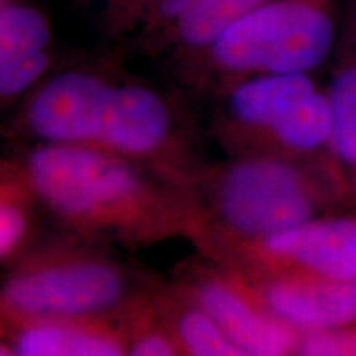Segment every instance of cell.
<instances>
[{
    "instance_id": "obj_5",
    "label": "cell",
    "mask_w": 356,
    "mask_h": 356,
    "mask_svg": "<svg viewBox=\"0 0 356 356\" xmlns=\"http://www.w3.org/2000/svg\"><path fill=\"white\" fill-rule=\"evenodd\" d=\"M122 282L97 262L44 267L17 275L2 291L7 307L32 317H71L106 309L119 299Z\"/></svg>"
},
{
    "instance_id": "obj_19",
    "label": "cell",
    "mask_w": 356,
    "mask_h": 356,
    "mask_svg": "<svg viewBox=\"0 0 356 356\" xmlns=\"http://www.w3.org/2000/svg\"><path fill=\"white\" fill-rule=\"evenodd\" d=\"M131 356H175V353L165 338L150 335L134 346Z\"/></svg>"
},
{
    "instance_id": "obj_17",
    "label": "cell",
    "mask_w": 356,
    "mask_h": 356,
    "mask_svg": "<svg viewBox=\"0 0 356 356\" xmlns=\"http://www.w3.org/2000/svg\"><path fill=\"white\" fill-rule=\"evenodd\" d=\"M300 356H356V330H322L307 337Z\"/></svg>"
},
{
    "instance_id": "obj_1",
    "label": "cell",
    "mask_w": 356,
    "mask_h": 356,
    "mask_svg": "<svg viewBox=\"0 0 356 356\" xmlns=\"http://www.w3.org/2000/svg\"><path fill=\"white\" fill-rule=\"evenodd\" d=\"M168 122V111L155 92L139 86L114 88L83 73L53 78L29 108L30 127L43 139L101 142L131 154L162 144Z\"/></svg>"
},
{
    "instance_id": "obj_3",
    "label": "cell",
    "mask_w": 356,
    "mask_h": 356,
    "mask_svg": "<svg viewBox=\"0 0 356 356\" xmlns=\"http://www.w3.org/2000/svg\"><path fill=\"white\" fill-rule=\"evenodd\" d=\"M32 184L51 207L66 215H95L131 200L139 190L121 160L74 144L40 147L29 159Z\"/></svg>"
},
{
    "instance_id": "obj_13",
    "label": "cell",
    "mask_w": 356,
    "mask_h": 356,
    "mask_svg": "<svg viewBox=\"0 0 356 356\" xmlns=\"http://www.w3.org/2000/svg\"><path fill=\"white\" fill-rule=\"evenodd\" d=\"M50 26L38 10L26 6H0V65L44 51Z\"/></svg>"
},
{
    "instance_id": "obj_7",
    "label": "cell",
    "mask_w": 356,
    "mask_h": 356,
    "mask_svg": "<svg viewBox=\"0 0 356 356\" xmlns=\"http://www.w3.org/2000/svg\"><path fill=\"white\" fill-rule=\"evenodd\" d=\"M274 254L296 261L320 277L356 279V221L325 220L302 225L264 239Z\"/></svg>"
},
{
    "instance_id": "obj_9",
    "label": "cell",
    "mask_w": 356,
    "mask_h": 356,
    "mask_svg": "<svg viewBox=\"0 0 356 356\" xmlns=\"http://www.w3.org/2000/svg\"><path fill=\"white\" fill-rule=\"evenodd\" d=\"M315 88L305 73L266 74L243 83L231 95V109L249 126L270 129Z\"/></svg>"
},
{
    "instance_id": "obj_2",
    "label": "cell",
    "mask_w": 356,
    "mask_h": 356,
    "mask_svg": "<svg viewBox=\"0 0 356 356\" xmlns=\"http://www.w3.org/2000/svg\"><path fill=\"white\" fill-rule=\"evenodd\" d=\"M330 13L315 0H267L211 44L216 61L233 71L307 73L332 50Z\"/></svg>"
},
{
    "instance_id": "obj_12",
    "label": "cell",
    "mask_w": 356,
    "mask_h": 356,
    "mask_svg": "<svg viewBox=\"0 0 356 356\" xmlns=\"http://www.w3.org/2000/svg\"><path fill=\"white\" fill-rule=\"evenodd\" d=\"M270 131L284 145L296 150L317 149L332 136V109L328 97L314 91L293 104Z\"/></svg>"
},
{
    "instance_id": "obj_18",
    "label": "cell",
    "mask_w": 356,
    "mask_h": 356,
    "mask_svg": "<svg viewBox=\"0 0 356 356\" xmlns=\"http://www.w3.org/2000/svg\"><path fill=\"white\" fill-rule=\"evenodd\" d=\"M24 229V215L13 204L0 200V257L8 254L15 248Z\"/></svg>"
},
{
    "instance_id": "obj_15",
    "label": "cell",
    "mask_w": 356,
    "mask_h": 356,
    "mask_svg": "<svg viewBox=\"0 0 356 356\" xmlns=\"http://www.w3.org/2000/svg\"><path fill=\"white\" fill-rule=\"evenodd\" d=\"M178 333L190 356H249L202 310L185 314L178 323Z\"/></svg>"
},
{
    "instance_id": "obj_20",
    "label": "cell",
    "mask_w": 356,
    "mask_h": 356,
    "mask_svg": "<svg viewBox=\"0 0 356 356\" xmlns=\"http://www.w3.org/2000/svg\"><path fill=\"white\" fill-rule=\"evenodd\" d=\"M0 356H17V355H15V351H13V353H12V351L6 350L2 345H0Z\"/></svg>"
},
{
    "instance_id": "obj_11",
    "label": "cell",
    "mask_w": 356,
    "mask_h": 356,
    "mask_svg": "<svg viewBox=\"0 0 356 356\" xmlns=\"http://www.w3.org/2000/svg\"><path fill=\"white\" fill-rule=\"evenodd\" d=\"M17 356H122L109 338L60 323H37L17 338Z\"/></svg>"
},
{
    "instance_id": "obj_16",
    "label": "cell",
    "mask_w": 356,
    "mask_h": 356,
    "mask_svg": "<svg viewBox=\"0 0 356 356\" xmlns=\"http://www.w3.org/2000/svg\"><path fill=\"white\" fill-rule=\"evenodd\" d=\"M48 56L37 51L0 65V96H15L33 84L47 70Z\"/></svg>"
},
{
    "instance_id": "obj_6",
    "label": "cell",
    "mask_w": 356,
    "mask_h": 356,
    "mask_svg": "<svg viewBox=\"0 0 356 356\" xmlns=\"http://www.w3.org/2000/svg\"><path fill=\"white\" fill-rule=\"evenodd\" d=\"M264 297L274 317L292 327L322 332L356 322V279H286Z\"/></svg>"
},
{
    "instance_id": "obj_10",
    "label": "cell",
    "mask_w": 356,
    "mask_h": 356,
    "mask_svg": "<svg viewBox=\"0 0 356 356\" xmlns=\"http://www.w3.org/2000/svg\"><path fill=\"white\" fill-rule=\"evenodd\" d=\"M267 0H168L165 12L186 43L213 44L222 32Z\"/></svg>"
},
{
    "instance_id": "obj_14",
    "label": "cell",
    "mask_w": 356,
    "mask_h": 356,
    "mask_svg": "<svg viewBox=\"0 0 356 356\" xmlns=\"http://www.w3.org/2000/svg\"><path fill=\"white\" fill-rule=\"evenodd\" d=\"M328 101L332 109L333 150L343 162L356 165V65L338 73Z\"/></svg>"
},
{
    "instance_id": "obj_4",
    "label": "cell",
    "mask_w": 356,
    "mask_h": 356,
    "mask_svg": "<svg viewBox=\"0 0 356 356\" xmlns=\"http://www.w3.org/2000/svg\"><path fill=\"white\" fill-rule=\"evenodd\" d=\"M220 208L234 229L269 238L309 221L312 203L299 173L287 163L254 159L222 178Z\"/></svg>"
},
{
    "instance_id": "obj_8",
    "label": "cell",
    "mask_w": 356,
    "mask_h": 356,
    "mask_svg": "<svg viewBox=\"0 0 356 356\" xmlns=\"http://www.w3.org/2000/svg\"><path fill=\"white\" fill-rule=\"evenodd\" d=\"M200 307L233 343L249 356H289L293 338L287 323L251 307L222 284H208L198 296Z\"/></svg>"
}]
</instances>
